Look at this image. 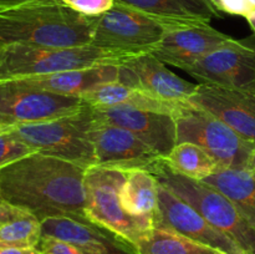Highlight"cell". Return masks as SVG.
<instances>
[{"mask_svg": "<svg viewBox=\"0 0 255 254\" xmlns=\"http://www.w3.org/2000/svg\"><path fill=\"white\" fill-rule=\"evenodd\" d=\"M119 81L163 102H188L198 84L172 72L153 54L131 56L119 66Z\"/></svg>", "mask_w": 255, "mask_h": 254, "instance_id": "obj_13", "label": "cell"}, {"mask_svg": "<svg viewBox=\"0 0 255 254\" xmlns=\"http://www.w3.org/2000/svg\"><path fill=\"white\" fill-rule=\"evenodd\" d=\"M231 39L211 24H176L167 29L159 46L151 54L164 64L186 71Z\"/></svg>", "mask_w": 255, "mask_h": 254, "instance_id": "obj_16", "label": "cell"}, {"mask_svg": "<svg viewBox=\"0 0 255 254\" xmlns=\"http://www.w3.org/2000/svg\"><path fill=\"white\" fill-rule=\"evenodd\" d=\"M163 162L171 171L194 181H204L218 168L216 161L192 142L177 143Z\"/></svg>", "mask_w": 255, "mask_h": 254, "instance_id": "obj_24", "label": "cell"}, {"mask_svg": "<svg viewBox=\"0 0 255 254\" xmlns=\"http://www.w3.org/2000/svg\"><path fill=\"white\" fill-rule=\"evenodd\" d=\"M94 20L92 46L127 56L153 52L169 26L189 24L166 21L117 0L109 11Z\"/></svg>", "mask_w": 255, "mask_h": 254, "instance_id": "obj_6", "label": "cell"}, {"mask_svg": "<svg viewBox=\"0 0 255 254\" xmlns=\"http://www.w3.org/2000/svg\"><path fill=\"white\" fill-rule=\"evenodd\" d=\"M37 249L41 254H85L74 244L51 237H41Z\"/></svg>", "mask_w": 255, "mask_h": 254, "instance_id": "obj_28", "label": "cell"}, {"mask_svg": "<svg viewBox=\"0 0 255 254\" xmlns=\"http://www.w3.org/2000/svg\"><path fill=\"white\" fill-rule=\"evenodd\" d=\"M204 84L255 89V46L232 37L186 70Z\"/></svg>", "mask_w": 255, "mask_h": 254, "instance_id": "obj_12", "label": "cell"}, {"mask_svg": "<svg viewBox=\"0 0 255 254\" xmlns=\"http://www.w3.org/2000/svg\"><path fill=\"white\" fill-rule=\"evenodd\" d=\"M119 66L120 65H101L17 80L44 91L81 97L85 92L97 85L119 80Z\"/></svg>", "mask_w": 255, "mask_h": 254, "instance_id": "obj_18", "label": "cell"}, {"mask_svg": "<svg viewBox=\"0 0 255 254\" xmlns=\"http://www.w3.org/2000/svg\"><path fill=\"white\" fill-rule=\"evenodd\" d=\"M5 128V126H2V125L1 124H0V132H1L2 131V129H4Z\"/></svg>", "mask_w": 255, "mask_h": 254, "instance_id": "obj_33", "label": "cell"}, {"mask_svg": "<svg viewBox=\"0 0 255 254\" xmlns=\"http://www.w3.org/2000/svg\"><path fill=\"white\" fill-rule=\"evenodd\" d=\"M91 110L87 105L77 114L37 124L6 127L7 131L35 149L89 168L95 166V152L90 138Z\"/></svg>", "mask_w": 255, "mask_h": 254, "instance_id": "obj_7", "label": "cell"}, {"mask_svg": "<svg viewBox=\"0 0 255 254\" xmlns=\"http://www.w3.org/2000/svg\"><path fill=\"white\" fill-rule=\"evenodd\" d=\"M158 19L172 22L209 24L221 14L209 0H117Z\"/></svg>", "mask_w": 255, "mask_h": 254, "instance_id": "obj_19", "label": "cell"}, {"mask_svg": "<svg viewBox=\"0 0 255 254\" xmlns=\"http://www.w3.org/2000/svg\"><path fill=\"white\" fill-rule=\"evenodd\" d=\"M188 102L213 115L255 144V89L199 82Z\"/></svg>", "mask_w": 255, "mask_h": 254, "instance_id": "obj_14", "label": "cell"}, {"mask_svg": "<svg viewBox=\"0 0 255 254\" xmlns=\"http://www.w3.org/2000/svg\"><path fill=\"white\" fill-rule=\"evenodd\" d=\"M152 173L157 181L198 211L209 223L233 239L246 254H255V228L233 202L222 192L202 181L171 171L163 159Z\"/></svg>", "mask_w": 255, "mask_h": 254, "instance_id": "obj_4", "label": "cell"}, {"mask_svg": "<svg viewBox=\"0 0 255 254\" xmlns=\"http://www.w3.org/2000/svg\"><path fill=\"white\" fill-rule=\"evenodd\" d=\"M228 197L255 228V174L251 167L217 168L204 181Z\"/></svg>", "mask_w": 255, "mask_h": 254, "instance_id": "obj_20", "label": "cell"}, {"mask_svg": "<svg viewBox=\"0 0 255 254\" xmlns=\"http://www.w3.org/2000/svg\"><path fill=\"white\" fill-rule=\"evenodd\" d=\"M1 201H2V197H1V192H0V203H1Z\"/></svg>", "mask_w": 255, "mask_h": 254, "instance_id": "obj_34", "label": "cell"}, {"mask_svg": "<svg viewBox=\"0 0 255 254\" xmlns=\"http://www.w3.org/2000/svg\"><path fill=\"white\" fill-rule=\"evenodd\" d=\"M126 173L91 166L85 172V217L133 247L153 227L152 217H133L121 206L120 191Z\"/></svg>", "mask_w": 255, "mask_h": 254, "instance_id": "obj_5", "label": "cell"}, {"mask_svg": "<svg viewBox=\"0 0 255 254\" xmlns=\"http://www.w3.org/2000/svg\"><path fill=\"white\" fill-rule=\"evenodd\" d=\"M246 19H247V21H248L249 26L252 27V30H253V32L255 35V11L252 12V14L249 15L248 17H246Z\"/></svg>", "mask_w": 255, "mask_h": 254, "instance_id": "obj_31", "label": "cell"}, {"mask_svg": "<svg viewBox=\"0 0 255 254\" xmlns=\"http://www.w3.org/2000/svg\"><path fill=\"white\" fill-rule=\"evenodd\" d=\"M153 226L171 229L224 254H246L233 239L212 226L191 204L161 183Z\"/></svg>", "mask_w": 255, "mask_h": 254, "instance_id": "obj_11", "label": "cell"}, {"mask_svg": "<svg viewBox=\"0 0 255 254\" xmlns=\"http://www.w3.org/2000/svg\"><path fill=\"white\" fill-rule=\"evenodd\" d=\"M94 25V17L76 12L62 0H26L0 9V45L87 46Z\"/></svg>", "mask_w": 255, "mask_h": 254, "instance_id": "obj_2", "label": "cell"}, {"mask_svg": "<svg viewBox=\"0 0 255 254\" xmlns=\"http://www.w3.org/2000/svg\"><path fill=\"white\" fill-rule=\"evenodd\" d=\"M89 133L94 146L95 166L122 172L144 169L152 173L163 159L128 129L95 121L92 116Z\"/></svg>", "mask_w": 255, "mask_h": 254, "instance_id": "obj_10", "label": "cell"}, {"mask_svg": "<svg viewBox=\"0 0 255 254\" xmlns=\"http://www.w3.org/2000/svg\"><path fill=\"white\" fill-rule=\"evenodd\" d=\"M26 1V0H0V9L6 6H11V5L19 4V2Z\"/></svg>", "mask_w": 255, "mask_h": 254, "instance_id": "obj_30", "label": "cell"}, {"mask_svg": "<svg viewBox=\"0 0 255 254\" xmlns=\"http://www.w3.org/2000/svg\"><path fill=\"white\" fill-rule=\"evenodd\" d=\"M249 167H251V169L254 172V174H255V149L253 151V154H252V157H251V163H249Z\"/></svg>", "mask_w": 255, "mask_h": 254, "instance_id": "obj_32", "label": "cell"}, {"mask_svg": "<svg viewBox=\"0 0 255 254\" xmlns=\"http://www.w3.org/2000/svg\"><path fill=\"white\" fill-rule=\"evenodd\" d=\"M41 221L26 209L2 199L0 203V247L37 248Z\"/></svg>", "mask_w": 255, "mask_h": 254, "instance_id": "obj_21", "label": "cell"}, {"mask_svg": "<svg viewBox=\"0 0 255 254\" xmlns=\"http://www.w3.org/2000/svg\"><path fill=\"white\" fill-rule=\"evenodd\" d=\"M0 46H1V45H0Z\"/></svg>", "mask_w": 255, "mask_h": 254, "instance_id": "obj_35", "label": "cell"}, {"mask_svg": "<svg viewBox=\"0 0 255 254\" xmlns=\"http://www.w3.org/2000/svg\"><path fill=\"white\" fill-rule=\"evenodd\" d=\"M90 110L95 121L128 129L163 158L176 146L177 127L172 115L129 105L105 110L90 107Z\"/></svg>", "mask_w": 255, "mask_h": 254, "instance_id": "obj_15", "label": "cell"}, {"mask_svg": "<svg viewBox=\"0 0 255 254\" xmlns=\"http://www.w3.org/2000/svg\"><path fill=\"white\" fill-rule=\"evenodd\" d=\"M81 97L44 91L21 80H0V124L5 127L37 124L81 111Z\"/></svg>", "mask_w": 255, "mask_h": 254, "instance_id": "obj_9", "label": "cell"}, {"mask_svg": "<svg viewBox=\"0 0 255 254\" xmlns=\"http://www.w3.org/2000/svg\"><path fill=\"white\" fill-rule=\"evenodd\" d=\"M62 2L76 12L90 17L100 16L115 5V0H62Z\"/></svg>", "mask_w": 255, "mask_h": 254, "instance_id": "obj_26", "label": "cell"}, {"mask_svg": "<svg viewBox=\"0 0 255 254\" xmlns=\"http://www.w3.org/2000/svg\"><path fill=\"white\" fill-rule=\"evenodd\" d=\"M137 254H224L163 227L149 228L133 246Z\"/></svg>", "mask_w": 255, "mask_h": 254, "instance_id": "obj_23", "label": "cell"}, {"mask_svg": "<svg viewBox=\"0 0 255 254\" xmlns=\"http://www.w3.org/2000/svg\"><path fill=\"white\" fill-rule=\"evenodd\" d=\"M0 254H41L37 248H15V247H0Z\"/></svg>", "mask_w": 255, "mask_h": 254, "instance_id": "obj_29", "label": "cell"}, {"mask_svg": "<svg viewBox=\"0 0 255 254\" xmlns=\"http://www.w3.org/2000/svg\"><path fill=\"white\" fill-rule=\"evenodd\" d=\"M131 56L87 45L44 47L25 44L0 46V80L42 76L101 65H121Z\"/></svg>", "mask_w": 255, "mask_h": 254, "instance_id": "obj_3", "label": "cell"}, {"mask_svg": "<svg viewBox=\"0 0 255 254\" xmlns=\"http://www.w3.org/2000/svg\"><path fill=\"white\" fill-rule=\"evenodd\" d=\"M126 178L120 191V201L125 211L133 217H152L158 206V181L144 169L125 172Z\"/></svg>", "mask_w": 255, "mask_h": 254, "instance_id": "obj_22", "label": "cell"}, {"mask_svg": "<svg viewBox=\"0 0 255 254\" xmlns=\"http://www.w3.org/2000/svg\"><path fill=\"white\" fill-rule=\"evenodd\" d=\"M173 117L177 143L192 142L199 146L216 161L218 168L249 167L255 144L244 139L223 121L191 102H183Z\"/></svg>", "mask_w": 255, "mask_h": 254, "instance_id": "obj_8", "label": "cell"}, {"mask_svg": "<svg viewBox=\"0 0 255 254\" xmlns=\"http://www.w3.org/2000/svg\"><path fill=\"white\" fill-rule=\"evenodd\" d=\"M214 9L222 14L248 17L255 11V0H209Z\"/></svg>", "mask_w": 255, "mask_h": 254, "instance_id": "obj_27", "label": "cell"}, {"mask_svg": "<svg viewBox=\"0 0 255 254\" xmlns=\"http://www.w3.org/2000/svg\"><path fill=\"white\" fill-rule=\"evenodd\" d=\"M85 172L79 164L35 152L0 171V192L40 221L85 216Z\"/></svg>", "mask_w": 255, "mask_h": 254, "instance_id": "obj_1", "label": "cell"}, {"mask_svg": "<svg viewBox=\"0 0 255 254\" xmlns=\"http://www.w3.org/2000/svg\"><path fill=\"white\" fill-rule=\"evenodd\" d=\"M41 237L74 244L85 254H137L132 246L85 216L50 217L41 221Z\"/></svg>", "mask_w": 255, "mask_h": 254, "instance_id": "obj_17", "label": "cell"}, {"mask_svg": "<svg viewBox=\"0 0 255 254\" xmlns=\"http://www.w3.org/2000/svg\"><path fill=\"white\" fill-rule=\"evenodd\" d=\"M32 153H35V149L12 136L6 127L0 132V171Z\"/></svg>", "mask_w": 255, "mask_h": 254, "instance_id": "obj_25", "label": "cell"}]
</instances>
